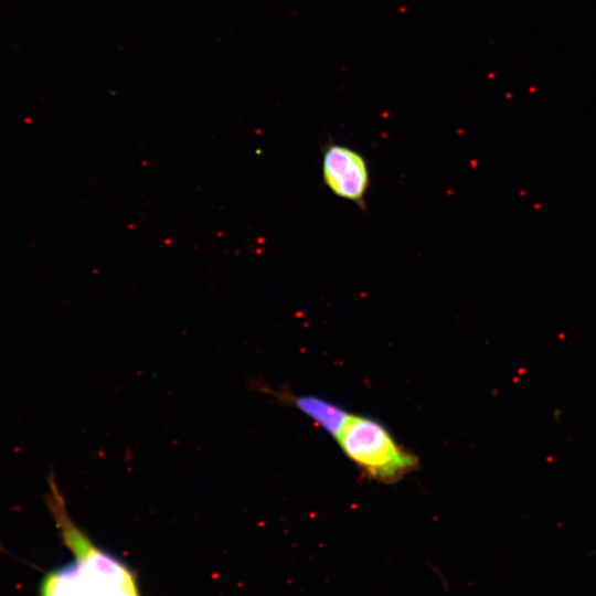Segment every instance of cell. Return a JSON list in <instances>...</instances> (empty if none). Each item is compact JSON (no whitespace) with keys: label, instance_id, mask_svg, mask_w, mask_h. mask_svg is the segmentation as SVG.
<instances>
[{"label":"cell","instance_id":"cell-3","mask_svg":"<svg viewBox=\"0 0 596 596\" xmlns=\"http://www.w3.org/2000/svg\"><path fill=\"white\" fill-rule=\"evenodd\" d=\"M274 395L284 403L297 407L306 416L311 418L315 424L334 437L338 436L349 417V414L344 409L321 397L295 395L286 390Z\"/></svg>","mask_w":596,"mask_h":596},{"label":"cell","instance_id":"cell-2","mask_svg":"<svg viewBox=\"0 0 596 596\" xmlns=\"http://www.w3.org/2000/svg\"><path fill=\"white\" fill-rule=\"evenodd\" d=\"M322 182L329 191L365 210L370 169L364 156L342 143L329 141L322 148Z\"/></svg>","mask_w":596,"mask_h":596},{"label":"cell","instance_id":"cell-1","mask_svg":"<svg viewBox=\"0 0 596 596\" xmlns=\"http://www.w3.org/2000/svg\"><path fill=\"white\" fill-rule=\"evenodd\" d=\"M336 438L348 458L374 480L395 483L418 468V458L371 417L349 415Z\"/></svg>","mask_w":596,"mask_h":596}]
</instances>
